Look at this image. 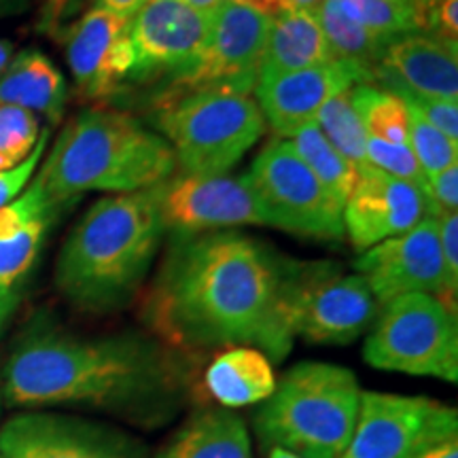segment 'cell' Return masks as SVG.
<instances>
[{"label": "cell", "mask_w": 458, "mask_h": 458, "mask_svg": "<svg viewBox=\"0 0 458 458\" xmlns=\"http://www.w3.org/2000/svg\"><path fill=\"white\" fill-rule=\"evenodd\" d=\"M291 261L238 232L176 244L147 303V320L176 348L257 346L283 360L293 346L286 317Z\"/></svg>", "instance_id": "6da1fadb"}, {"label": "cell", "mask_w": 458, "mask_h": 458, "mask_svg": "<svg viewBox=\"0 0 458 458\" xmlns=\"http://www.w3.org/2000/svg\"><path fill=\"white\" fill-rule=\"evenodd\" d=\"M179 391V369L140 335L81 337L34 329L4 365V397L13 405L89 403L123 414L162 411Z\"/></svg>", "instance_id": "7a4b0ae2"}, {"label": "cell", "mask_w": 458, "mask_h": 458, "mask_svg": "<svg viewBox=\"0 0 458 458\" xmlns=\"http://www.w3.org/2000/svg\"><path fill=\"white\" fill-rule=\"evenodd\" d=\"M164 229L159 185L98 199L62 246L57 291L85 312L128 306L145 283Z\"/></svg>", "instance_id": "3957f363"}, {"label": "cell", "mask_w": 458, "mask_h": 458, "mask_svg": "<svg viewBox=\"0 0 458 458\" xmlns=\"http://www.w3.org/2000/svg\"><path fill=\"white\" fill-rule=\"evenodd\" d=\"M176 170L165 139L113 108H88L72 117L34 179L51 208L85 191L130 193L156 187Z\"/></svg>", "instance_id": "277c9868"}, {"label": "cell", "mask_w": 458, "mask_h": 458, "mask_svg": "<svg viewBox=\"0 0 458 458\" xmlns=\"http://www.w3.org/2000/svg\"><path fill=\"white\" fill-rule=\"evenodd\" d=\"M360 391L348 368L303 360L263 401L255 428L267 448L300 458H340L357 425Z\"/></svg>", "instance_id": "5b68a950"}, {"label": "cell", "mask_w": 458, "mask_h": 458, "mask_svg": "<svg viewBox=\"0 0 458 458\" xmlns=\"http://www.w3.org/2000/svg\"><path fill=\"white\" fill-rule=\"evenodd\" d=\"M157 125L185 174L225 176L266 131L246 94L206 89L159 100Z\"/></svg>", "instance_id": "8992f818"}, {"label": "cell", "mask_w": 458, "mask_h": 458, "mask_svg": "<svg viewBox=\"0 0 458 458\" xmlns=\"http://www.w3.org/2000/svg\"><path fill=\"white\" fill-rule=\"evenodd\" d=\"M363 359L376 369L456 382V310L427 293L385 303L365 342Z\"/></svg>", "instance_id": "52a82bcc"}, {"label": "cell", "mask_w": 458, "mask_h": 458, "mask_svg": "<svg viewBox=\"0 0 458 458\" xmlns=\"http://www.w3.org/2000/svg\"><path fill=\"white\" fill-rule=\"evenodd\" d=\"M246 176L263 225L317 240L344 238V206L308 168L293 145L272 140Z\"/></svg>", "instance_id": "ba28073f"}, {"label": "cell", "mask_w": 458, "mask_h": 458, "mask_svg": "<svg viewBox=\"0 0 458 458\" xmlns=\"http://www.w3.org/2000/svg\"><path fill=\"white\" fill-rule=\"evenodd\" d=\"M286 317L293 337L344 346L374 323L377 301L359 274H344L329 261H291Z\"/></svg>", "instance_id": "9c48e42d"}, {"label": "cell", "mask_w": 458, "mask_h": 458, "mask_svg": "<svg viewBox=\"0 0 458 458\" xmlns=\"http://www.w3.org/2000/svg\"><path fill=\"white\" fill-rule=\"evenodd\" d=\"M272 21V15L250 4L223 0L208 15V38L202 57L191 72L172 81L164 98L206 89L249 96L259 77Z\"/></svg>", "instance_id": "30bf717a"}, {"label": "cell", "mask_w": 458, "mask_h": 458, "mask_svg": "<svg viewBox=\"0 0 458 458\" xmlns=\"http://www.w3.org/2000/svg\"><path fill=\"white\" fill-rule=\"evenodd\" d=\"M458 437V410L428 397L360 391L352 437L340 458H414Z\"/></svg>", "instance_id": "8fae6325"}, {"label": "cell", "mask_w": 458, "mask_h": 458, "mask_svg": "<svg viewBox=\"0 0 458 458\" xmlns=\"http://www.w3.org/2000/svg\"><path fill=\"white\" fill-rule=\"evenodd\" d=\"M354 270L369 286L377 306L401 295L427 293L456 310V293L450 289L442 249H439L437 219L427 216L410 232L363 250Z\"/></svg>", "instance_id": "7c38bea8"}, {"label": "cell", "mask_w": 458, "mask_h": 458, "mask_svg": "<svg viewBox=\"0 0 458 458\" xmlns=\"http://www.w3.org/2000/svg\"><path fill=\"white\" fill-rule=\"evenodd\" d=\"M0 458H147V445L81 418L21 414L0 428Z\"/></svg>", "instance_id": "4fadbf2b"}, {"label": "cell", "mask_w": 458, "mask_h": 458, "mask_svg": "<svg viewBox=\"0 0 458 458\" xmlns=\"http://www.w3.org/2000/svg\"><path fill=\"white\" fill-rule=\"evenodd\" d=\"M208 38V15L185 0H148L130 20L136 64L131 79L185 77L198 64Z\"/></svg>", "instance_id": "5bb4252c"}, {"label": "cell", "mask_w": 458, "mask_h": 458, "mask_svg": "<svg viewBox=\"0 0 458 458\" xmlns=\"http://www.w3.org/2000/svg\"><path fill=\"white\" fill-rule=\"evenodd\" d=\"M66 60L85 98H111L134 74L130 20L102 7L85 11L66 32Z\"/></svg>", "instance_id": "9a60e30c"}, {"label": "cell", "mask_w": 458, "mask_h": 458, "mask_svg": "<svg viewBox=\"0 0 458 458\" xmlns=\"http://www.w3.org/2000/svg\"><path fill=\"white\" fill-rule=\"evenodd\" d=\"M159 210L165 229L196 233L206 229L263 225L246 176H196L182 172L159 182Z\"/></svg>", "instance_id": "2e32d148"}, {"label": "cell", "mask_w": 458, "mask_h": 458, "mask_svg": "<svg viewBox=\"0 0 458 458\" xmlns=\"http://www.w3.org/2000/svg\"><path fill=\"white\" fill-rule=\"evenodd\" d=\"M425 215L427 199L420 189L374 165H363L344 204V232H348L354 250L363 253L410 232Z\"/></svg>", "instance_id": "e0dca14e"}, {"label": "cell", "mask_w": 458, "mask_h": 458, "mask_svg": "<svg viewBox=\"0 0 458 458\" xmlns=\"http://www.w3.org/2000/svg\"><path fill=\"white\" fill-rule=\"evenodd\" d=\"M360 77L342 62L259 79L255 85L257 106L266 123L286 139L317 119L320 106L340 91L360 85Z\"/></svg>", "instance_id": "ac0fdd59"}, {"label": "cell", "mask_w": 458, "mask_h": 458, "mask_svg": "<svg viewBox=\"0 0 458 458\" xmlns=\"http://www.w3.org/2000/svg\"><path fill=\"white\" fill-rule=\"evenodd\" d=\"M374 83L397 96L458 102V45L428 34H405L388 45Z\"/></svg>", "instance_id": "d6986e66"}, {"label": "cell", "mask_w": 458, "mask_h": 458, "mask_svg": "<svg viewBox=\"0 0 458 458\" xmlns=\"http://www.w3.org/2000/svg\"><path fill=\"white\" fill-rule=\"evenodd\" d=\"M55 215L34 181L0 208V291H13L32 270Z\"/></svg>", "instance_id": "ffe728a7"}, {"label": "cell", "mask_w": 458, "mask_h": 458, "mask_svg": "<svg viewBox=\"0 0 458 458\" xmlns=\"http://www.w3.org/2000/svg\"><path fill=\"white\" fill-rule=\"evenodd\" d=\"M66 98L64 77L38 49H24L0 72V105L41 113L51 125L60 123Z\"/></svg>", "instance_id": "44dd1931"}, {"label": "cell", "mask_w": 458, "mask_h": 458, "mask_svg": "<svg viewBox=\"0 0 458 458\" xmlns=\"http://www.w3.org/2000/svg\"><path fill=\"white\" fill-rule=\"evenodd\" d=\"M206 391L225 410L263 403L276 388L270 359L253 346H232L216 354L204 376Z\"/></svg>", "instance_id": "7402d4cb"}, {"label": "cell", "mask_w": 458, "mask_h": 458, "mask_svg": "<svg viewBox=\"0 0 458 458\" xmlns=\"http://www.w3.org/2000/svg\"><path fill=\"white\" fill-rule=\"evenodd\" d=\"M335 62L318 20L308 11H293L274 17L270 38L259 68V79L278 77L284 72L323 66Z\"/></svg>", "instance_id": "603a6c76"}, {"label": "cell", "mask_w": 458, "mask_h": 458, "mask_svg": "<svg viewBox=\"0 0 458 458\" xmlns=\"http://www.w3.org/2000/svg\"><path fill=\"white\" fill-rule=\"evenodd\" d=\"M156 458H253L244 420L225 408L193 414Z\"/></svg>", "instance_id": "cb8c5ba5"}, {"label": "cell", "mask_w": 458, "mask_h": 458, "mask_svg": "<svg viewBox=\"0 0 458 458\" xmlns=\"http://www.w3.org/2000/svg\"><path fill=\"white\" fill-rule=\"evenodd\" d=\"M312 13L318 20L335 62L351 66L363 83H374L376 68L391 43L360 26L340 0H323Z\"/></svg>", "instance_id": "d4e9b609"}, {"label": "cell", "mask_w": 458, "mask_h": 458, "mask_svg": "<svg viewBox=\"0 0 458 458\" xmlns=\"http://www.w3.org/2000/svg\"><path fill=\"white\" fill-rule=\"evenodd\" d=\"M291 145H293L300 157L317 174V179L323 182L331 196L342 206L346 204L354 182H357V168L335 151L334 145L323 136L317 122L303 125L293 136Z\"/></svg>", "instance_id": "484cf974"}, {"label": "cell", "mask_w": 458, "mask_h": 458, "mask_svg": "<svg viewBox=\"0 0 458 458\" xmlns=\"http://www.w3.org/2000/svg\"><path fill=\"white\" fill-rule=\"evenodd\" d=\"M351 102L369 136L391 145H408V106L397 94L360 83L351 89Z\"/></svg>", "instance_id": "4316f807"}, {"label": "cell", "mask_w": 458, "mask_h": 458, "mask_svg": "<svg viewBox=\"0 0 458 458\" xmlns=\"http://www.w3.org/2000/svg\"><path fill=\"white\" fill-rule=\"evenodd\" d=\"M317 125L323 131L340 156L351 162L354 168H363L368 164L365 156V142H368V131L360 123L359 114L354 113L351 102V89L340 91L334 98L325 102L317 114Z\"/></svg>", "instance_id": "83f0119b"}, {"label": "cell", "mask_w": 458, "mask_h": 458, "mask_svg": "<svg viewBox=\"0 0 458 458\" xmlns=\"http://www.w3.org/2000/svg\"><path fill=\"white\" fill-rule=\"evenodd\" d=\"M360 26L393 43L416 32L414 0H340Z\"/></svg>", "instance_id": "f1b7e54d"}, {"label": "cell", "mask_w": 458, "mask_h": 458, "mask_svg": "<svg viewBox=\"0 0 458 458\" xmlns=\"http://www.w3.org/2000/svg\"><path fill=\"white\" fill-rule=\"evenodd\" d=\"M38 139L37 114L13 105H0V172L26 162Z\"/></svg>", "instance_id": "f546056e"}, {"label": "cell", "mask_w": 458, "mask_h": 458, "mask_svg": "<svg viewBox=\"0 0 458 458\" xmlns=\"http://www.w3.org/2000/svg\"><path fill=\"white\" fill-rule=\"evenodd\" d=\"M408 147L414 153L422 172L428 176L437 174L458 159V142L445 139L439 130L408 106Z\"/></svg>", "instance_id": "4dcf8cb0"}, {"label": "cell", "mask_w": 458, "mask_h": 458, "mask_svg": "<svg viewBox=\"0 0 458 458\" xmlns=\"http://www.w3.org/2000/svg\"><path fill=\"white\" fill-rule=\"evenodd\" d=\"M365 156H368L369 165H374V168L386 172L391 176H397L401 181H408L410 185L420 189L427 199L428 179L408 145H391V142L374 139V136L368 134Z\"/></svg>", "instance_id": "1f68e13d"}, {"label": "cell", "mask_w": 458, "mask_h": 458, "mask_svg": "<svg viewBox=\"0 0 458 458\" xmlns=\"http://www.w3.org/2000/svg\"><path fill=\"white\" fill-rule=\"evenodd\" d=\"M416 32L456 43L458 0H414Z\"/></svg>", "instance_id": "d6a6232c"}, {"label": "cell", "mask_w": 458, "mask_h": 458, "mask_svg": "<svg viewBox=\"0 0 458 458\" xmlns=\"http://www.w3.org/2000/svg\"><path fill=\"white\" fill-rule=\"evenodd\" d=\"M405 106L414 108L425 122L439 130L445 139L458 142V102L437 98H414V96H399Z\"/></svg>", "instance_id": "836d02e7"}, {"label": "cell", "mask_w": 458, "mask_h": 458, "mask_svg": "<svg viewBox=\"0 0 458 458\" xmlns=\"http://www.w3.org/2000/svg\"><path fill=\"white\" fill-rule=\"evenodd\" d=\"M458 206V162L428 176L427 215L437 219L444 213H456Z\"/></svg>", "instance_id": "e575fe53"}, {"label": "cell", "mask_w": 458, "mask_h": 458, "mask_svg": "<svg viewBox=\"0 0 458 458\" xmlns=\"http://www.w3.org/2000/svg\"><path fill=\"white\" fill-rule=\"evenodd\" d=\"M47 140H49V130H45L41 134V139H38V142H37V147H34V151L28 156L26 162L15 165L13 170L0 172V208H3V206H7L9 202H13V199L21 193V189L30 182L34 170H37L38 162H41L45 147H47Z\"/></svg>", "instance_id": "d590c367"}, {"label": "cell", "mask_w": 458, "mask_h": 458, "mask_svg": "<svg viewBox=\"0 0 458 458\" xmlns=\"http://www.w3.org/2000/svg\"><path fill=\"white\" fill-rule=\"evenodd\" d=\"M439 249H442L445 276H448L450 289L458 291V215L444 213L437 216Z\"/></svg>", "instance_id": "8d00e7d4"}, {"label": "cell", "mask_w": 458, "mask_h": 458, "mask_svg": "<svg viewBox=\"0 0 458 458\" xmlns=\"http://www.w3.org/2000/svg\"><path fill=\"white\" fill-rule=\"evenodd\" d=\"M96 3H98L96 7L111 11V13L123 17V20H131L148 0H96Z\"/></svg>", "instance_id": "74e56055"}, {"label": "cell", "mask_w": 458, "mask_h": 458, "mask_svg": "<svg viewBox=\"0 0 458 458\" xmlns=\"http://www.w3.org/2000/svg\"><path fill=\"white\" fill-rule=\"evenodd\" d=\"M414 458H458V437L444 439V442L431 445Z\"/></svg>", "instance_id": "f35d334b"}, {"label": "cell", "mask_w": 458, "mask_h": 458, "mask_svg": "<svg viewBox=\"0 0 458 458\" xmlns=\"http://www.w3.org/2000/svg\"><path fill=\"white\" fill-rule=\"evenodd\" d=\"M17 301H20V295L17 291H0V331H3L4 323H7L11 314L17 308Z\"/></svg>", "instance_id": "ab89813d"}, {"label": "cell", "mask_w": 458, "mask_h": 458, "mask_svg": "<svg viewBox=\"0 0 458 458\" xmlns=\"http://www.w3.org/2000/svg\"><path fill=\"white\" fill-rule=\"evenodd\" d=\"M28 4H30V0H0V17L21 13Z\"/></svg>", "instance_id": "60d3db41"}, {"label": "cell", "mask_w": 458, "mask_h": 458, "mask_svg": "<svg viewBox=\"0 0 458 458\" xmlns=\"http://www.w3.org/2000/svg\"><path fill=\"white\" fill-rule=\"evenodd\" d=\"M185 3L191 4L193 9H198V11H202V13L210 15V13H213V9L216 7V4L223 3V0H185Z\"/></svg>", "instance_id": "b9f144b4"}, {"label": "cell", "mask_w": 458, "mask_h": 458, "mask_svg": "<svg viewBox=\"0 0 458 458\" xmlns=\"http://www.w3.org/2000/svg\"><path fill=\"white\" fill-rule=\"evenodd\" d=\"M11 51H13V45L11 41H4V38H0V72L4 71L11 60Z\"/></svg>", "instance_id": "7bdbcfd3"}, {"label": "cell", "mask_w": 458, "mask_h": 458, "mask_svg": "<svg viewBox=\"0 0 458 458\" xmlns=\"http://www.w3.org/2000/svg\"><path fill=\"white\" fill-rule=\"evenodd\" d=\"M267 458H300V456L291 454V452L280 450V448H270V452H267Z\"/></svg>", "instance_id": "ee69618b"}]
</instances>
